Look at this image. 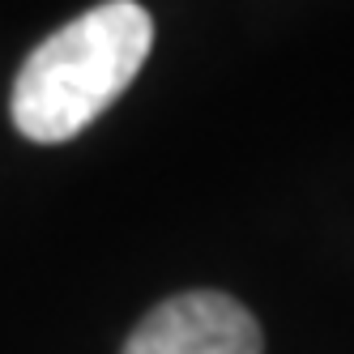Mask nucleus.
I'll return each instance as SVG.
<instances>
[{
  "label": "nucleus",
  "mask_w": 354,
  "mask_h": 354,
  "mask_svg": "<svg viewBox=\"0 0 354 354\" xmlns=\"http://www.w3.org/2000/svg\"><path fill=\"white\" fill-rule=\"evenodd\" d=\"M149 47L154 17L137 0H103L73 17L47 35L17 73L9 98L17 133L39 145L77 137L133 86Z\"/></svg>",
  "instance_id": "f257e3e1"
},
{
  "label": "nucleus",
  "mask_w": 354,
  "mask_h": 354,
  "mask_svg": "<svg viewBox=\"0 0 354 354\" xmlns=\"http://www.w3.org/2000/svg\"><path fill=\"white\" fill-rule=\"evenodd\" d=\"M124 354H265V337L239 299L188 290L145 312Z\"/></svg>",
  "instance_id": "f03ea898"
}]
</instances>
